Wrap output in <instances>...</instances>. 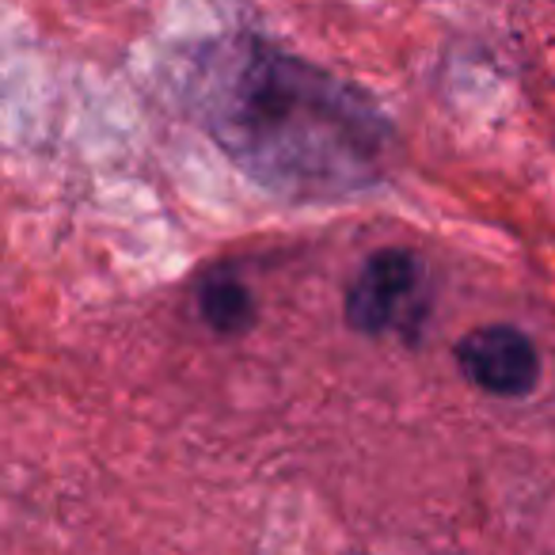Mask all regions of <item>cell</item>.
Instances as JSON below:
<instances>
[{"label": "cell", "mask_w": 555, "mask_h": 555, "mask_svg": "<svg viewBox=\"0 0 555 555\" xmlns=\"http://www.w3.org/2000/svg\"><path fill=\"white\" fill-rule=\"evenodd\" d=\"M176 92L251 183L286 202H347L396 171L400 133L362 85L255 31L186 47Z\"/></svg>", "instance_id": "1"}, {"label": "cell", "mask_w": 555, "mask_h": 555, "mask_svg": "<svg viewBox=\"0 0 555 555\" xmlns=\"http://www.w3.org/2000/svg\"><path fill=\"white\" fill-rule=\"evenodd\" d=\"M461 373L494 400H529L544 380V358L537 343L514 324H483L461 335L453 347Z\"/></svg>", "instance_id": "3"}, {"label": "cell", "mask_w": 555, "mask_h": 555, "mask_svg": "<svg viewBox=\"0 0 555 555\" xmlns=\"http://www.w3.org/2000/svg\"><path fill=\"white\" fill-rule=\"evenodd\" d=\"M430 267L415 247H377L362 259L343 294V320L365 339L400 335L408 347L430 324Z\"/></svg>", "instance_id": "2"}, {"label": "cell", "mask_w": 555, "mask_h": 555, "mask_svg": "<svg viewBox=\"0 0 555 555\" xmlns=\"http://www.w3.org/2000/svg\"><path fill=\"white\" fill-rule=\"evenodd\" d=\"M194 309L198 320L217 335V339H240L255 327L259 320V305H255L251 286L244 282V274L232 267H209L198 278L194 289Z\"/></svg>", "instance_id": "4"}]
</instances>
